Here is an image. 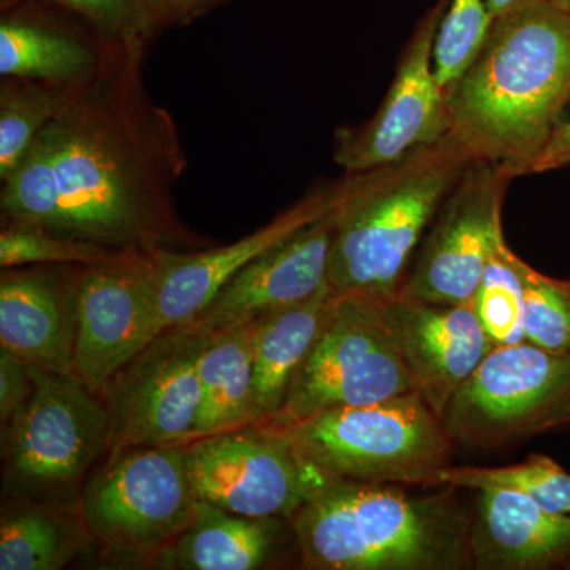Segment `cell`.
<instances>
[{
	"mask_svg": "<svg viewBox=\"0 0 570 570\" xmlns=\"http://www.w3.org/2000/svg\"><path fill=\"white\" fill-rule=\"evenodd\" d=\"M142 59L108 50L99 75L37 135L2 181V225L111 249L198 246L175 212L186 153L141 80Z\"/></svg>",
	"mask_w": 570,
	"mask_h": 570,
	"instance_id": "6da1fadb",
	"label": "cell"
},
{
	"mask_svg": "<svg viewBox=\"0 0 570 570\" xmlns=\"http://www.w3.org/2000/svg\"><path fill=\"white\" fill-rule=\"evenodd\" d=\"M445 97L449 132L475 160L531 175L570 102V11L542 0L497 18Z\"/></svg>",
	"mask_w": 570,
	"mask_h": 570,
	"instance_id": "7a4b0ae2",
	"label": "cell"
},
{
	"mask_svg": "<svg viewBox=\"0 0 570 570\" xmlns=\"http://www.w3.org/2000/svg\"><path fill=\"white\" fill-rule=\"evenodd\" d=\"M404 487L325 479L291 519L303 568H471L472 513L455 489L415 494Z\"/></svg>",
	"mask_w": 570,
	"mask_h": 570,
	"instance_id": "3957f363",
	"label": "cell"
},
{
	"mask_svg": "<svg viewBox=\"0 0 570 570\" xmlns=\"http://www.w3.org/2000/svg\"><path fill=\"white\" fill-rule=\"evenodd\" d=\"M472 160L449 132L400 163L346 174L333 208V291L376 302L397 294L438 209Z\"/></svg>",
	"mask_w": 570,
	"mask_h": 570,
	"instance_id": "277c9868",
	"label": "cell"
},
{
	"mask_svg": "<svg viewBox=\"0 0 570 570\" xmlns=\"http://www.w3.org/2000/svg\"><path fill=\"white\" fill-rule=\"evenodd\" d=\"M272 426L325 479L434 487L452 453L442 420L417 392Z\"/></svg>",
	"mask_w": 570,
	"mask_h": 570,
	"instance_id": "5b68a950",
	"label": "cell"
},
{
	"mask_svg": "<svg viewBox=\"0 0 570 570\" xmlns=\"http://www.w3.org/2000/svg\"><path fill=\"white\" fill-rule=\"evenodd\" d=\"M33 392L2 426L9 498L78 508L89 472L111 445L107 404L75 374L29 365Z\"/></svg>",
	"mask_w": 570,
	"mask_h": 570,
	"instance_id": "8992f818",
	"label": "cell"
},
{
	"mask_svg": "<svg viewBox=\"0 0 570 570\" xmlns=\"http://www.w3.org/2000/svg\"><path fill=\"white\" fill-rule=\"evenodd\" d=\"M197 509L184 444L110 450L78 499L94 543L145 568L193 524Z\"/></svg>",
	"mask_w": 570,
	"mask_h": 570,
	"instance_id": "52a82bcc",
	"label": "cell"
},
{
	"mask_svg": "<svg viewBox=\"0 0 570 570\" xmlns=\"http://www.w3.org/2000/svg\"><path fill=\"white\" fill-rule=\"evenodd\" d=\"M411 392L414 385L376 299L337 294L295 371L283 411L266 425H287L328 409L366 406Z\"/></svg>",
	"mask_w": 570,
	"mask_h": 570,
	"instance_id": "ba28073f",
	"label": "cell"
},
{
	"mask_svg": "<svg viewBox=\"0 0 570 570\" xmlns=\"http://www.w3.org/2000/svg\"><path fill=\"white\" fill-rule=\"evenodd\" d=\"M570 423V351L523 341L494 347L450 400L442 425L452 442L494 449Z\"/></svg>",
	"mask_w": 570,
	"mask_h": 570,
	"instance_id": "9c48e42d",
	"label": "cell"
},
{
	"mask_svg": "<svg viewBox=\"0 0 570 570\" xmlns=\"http://www.w3.org/2000/svg\"><path fill=\"white\" fill-rule=\"evenodd\" d=\"M184 452L198 501L255 519L291 521L325 480L265 423L194 439Z\"/></svg>",
	"mask_w": 570,
	"mask_h": 570,
	"instance_id": "30bf717a",
	"label": "cell"
},
{
	"mask_svg": "<svg viewBox=\"0 0 570 570\" xmlns=\"http://www.w3.org/2000/svg\"><path fill=\"white\" fill-rule=\"evenodd\" d=\"M512 179L501 165L472 160L438 209L397 294L438 305L471 303L505 239L502 205Z\"/></svg>",
	"mask_w": 570,
	"mask_h": 570,
	"instance_id": "8fae6325",
	"label": "cell"
},
{
	"mask_svg": "<svg viewBox=\"0 0 570 570\" xmlns=\"http://www.w3.org/2000/svg\"><path fill=\"white\" fill-rule=\"evenodd\" d=\"M205 333L189 324L156 337L107 382L110 450L194 441L200 417L198 355Z\"/></svg>",
	"mask_w": 570,
	"mask_h": 570,
	"instance_id": "7c38bea8",
	"label": "cell"
},
{
	"mask_svg": "<svg viewBox=\"0 0 570 570\" xmlns=\"http://www.w3.org/2000/svg\"><path fill=\"white\" fill-rule=\"evenodd\" d=\"M160 249V247H159ZM157 249H129L99 264L73 265L75 373L102 392L157 336L154 273Z\"/></svg>",
	"mask_w": 570,
	"mask_h": 570,
	"instance_id": "4fadbf2b",
	"label": "cell"
},
{
	"mask_svg": "<svg viewBox=\"0 0 570 570\" xmlns=\"http://www.w3.org/2000/svg\"><path fill=\"white\" fill-rule=\"evenodd\" d=\"M449 0H438L407 41L376 115L336 132L335 163L346 174L387 167L449 135L445 89L434 73V41Z\"/></svg>",
	"mask_w": 570,
	"mask_h": 570,
	"instance_id": "5bb4252c",
	"label": "cell"
},
{
	"mask_svg": "<svg viewBox=\"0 0 570 570\" xmlns=\"http://www.w3.org/2000/svg\"><path fill=\"white\" fill-rule=\"evenodd\" d=\"M377 303L415 392L442 420L450 400L497 346L471 303L438 305L401 294Z\"/></svg>",
	"mask_w": 570,
	"mask_h": 570,
	"instance_id": "9a60e30c",
	"label": "cell"
},
{
	"mask_svg": "<svg viewBox=\"0 0 570 570\" xmlns=\"http://www.w3.org/2000/svg\"><path fill=\"white\" fill-rule=\"evenodd\" d=\"M343 195V179L328 184L285 209L272 223L223 247L194 253L156 250L154 302L157 332L181 326L197 317L228 281L269 247L316 223Z\"/></svg>",
	"mask_w": 570,
	"mask_h": 570,
	"instance_id": "2e32d148",
	"label": "cell"
},
{
	"mask_svg": "<svg viewBox=\"0 0 570 570\" xmlns=\"http://www.w3.org/2000/svg\"><path fill=\"white\" fill-rule=\"evenodd\" d=\"M333 234L335 217L330 209L316 223L254 258L187 324L213 335L313 298L330 285Z\"/></svg>",
	"mask_w": 570,
	"mask_h": 570,
	"instance_id": "e0dca14e",
	"label": "cell"
},
{
	"mask_svg": "<svg viewBox=\"0 0 570 570\" xmlns=\"http://www.w3.org/2000/svg\"><path fill=\"white\" fill-rule=\"evenodd\" d=\"M73 265L2 268L0 344L28 365L75 374Z\"/></svg>",
	"mask_w": 570,
	"mask_h": 570,
	"instance_id": "ac0fdd59",
	"label": "cell"
},
{
	"mask_svg": "<svg viewBox=\"0 0 570 570\" xmlns=\"http://www.w3.org/2000/svg\"><path fill=\"white\" fill-rule=\"evenodd\" d=\"M472 566L539 570L570 566V513L510 490H478L469 530Z\"/></svg>",
	"mask_w": 570,
	"mask_h": 570,
	"instance_id": "d6986e66",
	"label": "cell"
},
{
	"mask_svg": "<svg viewBox=\"0 0 570 570\" xmlns=\"http://www.w3.org/2000/svg\"><path fill=\"white\" fill-rule=\"evenodd\" d=\"M107 51L91 32L81 36L59 24L39 0H24L2 11V77L85 85L99 75Z\"/></svg>",
	"mask_w": 570,
	"mask_h": 570,
	"instance_id": "ffe728a7",
	"label": "cell"
},
{
	"mask_svg": "<svg viewBox=\"0 0 570 570\" xmlns=\"http://www.w3.org/2000/svg\"><path fill=\"white\" fill-rule=\"evenodd\" d=\"M285 519H255L198 501L197 515L148 568L167 570L264 569L279 550Z\"/></svg>",
	"mask_w": 570,
	"mask_h": 570,
	"instance_id": "44dd1931",
	"label": "cell"
},
{
	"mask_svg": "<svg viewBox=\"0 0 570 570\" xmlns=\"http://www.w3.org/2000/svg\"><path fill=\"white\" fill-rule=\"evenodd\" d=\"M336 295L328 285L313 298L250 321L255 423L272 422L283 411L295 371L321 333Z\"/></svg>",
	"mask_w": 570,
	"mask_h": 570,
	"instance_id": "7402d4cb",
	"label": "cell"
},
{
	"mask_svg": "<svg viewBox=\"0 0 570 570\" xmlns=\"http://www.w3.org/2000/svg\"><path fill=\"white\" fill-rule=\"evenodd\" d=\"M92 543L78 508L26 498L3 502L0 570H61Z\"/></svg>",
	"mask_w": 570,
	"mask_h": 570,
	"instance_id": "603a6c76",
	"label": "cell"
},
{
	"mask_svg": "<svg viewBox=\"0 0 570 570\" xmlns=\"http://www.w3.org/2000/svg\"><path fill=\"white\" fill-rule=\"evenodd\" d=\"M197 366L202 406L195 439L254 425L253 322L205 335Z\"/></svg>",
	"mask_w": 570,
	"mask_h": 570,
	"instance_id": "cb8c5ba5",
	"label": "cell"
},
{
	"mask_svg": "<svg viewBox=\"0 0 570 570\" xmlns=\"http://www.w3.org/2000/svg\"><path fill=\"white\" fill-rule=\"evenodd\" d=\"M92 81V80H91ZM85 85L2 77L0 81V179L9 178L37 135Z\"/></svg>",
	"mask_w": 570,
	"mask_h": 570,
	"instance_id": "d4e9b609",
	"label": "cell"
},
{
	"mask_svg": "<svg viewBox=\"0 0 570 570\" xmlns=\"http://www.w3.org/2000/svg\"><path fill=\"white\" fill-rule=\"evenodd\" d=\"M434 487L517 491L550 512L570 513V474L546 455H531L521 464L505 468L449 464L438 472Z\"/></svg>",
	"mask_w": 570,
	"mask_h": 570,
	"instance_id": "484cf974",
	"label": "cell"
},
{
	"mask_svg": "<svg viewBox=\"0 0 570 570\" xmlns=\"http://www.w3.org/2000/svg\"><path fill=\"white\" fill-rule=\"evenodd\" d=\"M480 324L494 346H512L524 340L523 283L517 254L502 239L487 262L471 302Z\"/></svg>",
	"mask_w": 570,
	"mask_h": 570,
	"instance_id": "4316f807",
	"label": "cell"
},
{
	"mask_svg": "<svg viewBox=\"0 0 570 570\" xmlns=\"http://www.w3.org/2000/svg\"><path fill=\"white\" fill-rule=\"evenodd\" d=\"M75 18L108 50L145 59L163 29L146 0H40Z\"/></svg>",
	"mask_w": 570,
	"mask_h": 570,
	"instance_id": "83f0119b",
	"label": "cell"
},
{
	"mask_svg": "<svg viewBox=\"0 0 570 570\" xmlns=\"http://www.w3.org/2000/svg\"><path fill=\"white\" fill-rule=\"evenodd\" d=\"M523 283L524 340L540 348L564 354L570 351V283L553 279L517 255Z\"/></svg>",
	"mask_w": 570,
	"mask_h": 570,
	"instance_id": "f1b7e54d",
	"label": "cell"
},
{
	"mask_svg": "<svg viewBox=\"0 0 570 570\" xmlns=\"http://www.w3.org/2000/svg\"><path fill=\"white\" fill-rule=\"evenodd\" d=\"M493 21L487 0H449L433 55L434 73L442 88L448 89L471 66Z\"/></svg>",
	"mask_w": 570,
	"mask_h": 570,
	"instance_id": "f546056e",
	"label": "cell"
},
{
	"mask_svg": "<svg viewBox=\"0 0 570 570\" xmlns=\"http://www.w3.org/2000/svg\"><path fill=\"white\" fill-rule=\"evenodd\" d=\"M129 249H111L37 230V228L2 225L0 232V266L20 268L31 265H88L111 261Z\"/></svg>",
	"mask_w": 570,
	"mask_h": 570,
	"instance_id": "4dcf8cb0",
	"label": "cell"
},
{
	"mask_svg": "<svg viewBox=\"0 0 570 570\" xmlns=\"http://www.w3.org/2000/svg\"><path fill=\"white\" fill-rule=\"evenodd\" d=\"M33 392L29 365L20 356L0 348V420L7 425L28 403Z\"/></svg>",
	"mask_w": 570,
	"mask_h": 570,
	"instance_id": "1f68e13d",
	"label": "cell"
},
{
	"mask_svg": "<svg viewBox=\"0 0 570 570\" xmlns=\"http://www.w3.org/2000/svg\"><path fill=\"white\" fill-rule=\"evenodd\" d=\"M570 164V118H561L554 127L550 140L540 153L532 174H546V171L558 170Z\"/></svg>",
	"mask_w": 570,
	"mask_h": 570,
	"instance_id": "d6a6232c",
	"label": "cell"
},
{
	"mask_svg": "<svg viewBox=\"0 0 570 570\" xmlns=\"http://www.w3.org/2000/svg\"><path fill=\"white\" fill-rule=\"evenodd\" d=\"M160 29L193 22V0H146Z\"/></svg>",
	"mask_w": 570,
	"mask_h": 570,
	"instance_id": "836d02e7",
	"label": "cell"
},
{
	"mask_svg": "<svg viewBox=\"0 0 570 570\" xmlns=\"http://www.w3.org/2000/svg\"><path fill=\"white\" fill-rule=\"evenodd\" d=\"M487 2H489L491 14L497 20V18L510 13V11L523 9V7L542 2V0H487Z\"/></svg>",
	"mask_w": 570,
	"mask_h": 570,
	"instance_id": "e575fe53",
	"label": "cell"
},
{
	"mask_svg": "<svg viewBox=\"0 0 570 570\" xmlns=\"http://www.w3.org/2000/svg\"><path fill=\"white\" fill-rule=\"evenodd\" d=\"M225 2H227V0H193L190 18H193V21L198 20V18L205 17L209 11L217 9V7L223 6Z\"/></svg>",
	"mask_w": 570,
	"mask_h": 570,
	"instance_id": "d590c367",
	"label": "cell"
},
{
	"mask_svg": "<svg viewBox=\"0 0 570 570\" xmlns=\"http://www.w3.org/2000/svg\"><path fill=\"white\" fill-rule=\"evenodd\" d=\"M22 2H24V0H0V7H2V11H7L14 9V7L20 6Z\"/></svg>",
	"mask_w": 570,
	"mask_h": 570,
	"instance_id": "8d00e7d4",
	"label": "cell"
},
{
	"mask_svg": "<svg viewBox=\"0 0 570 570\" xmlns=\"http://www.w3.org/2000/svg\"><path fill=\"white\" fill-rule=\"evenodd\" d=\"M549 2L553 3V6H558V7H564V2L566 0H549Z\"/></svg>",
	"mask_w": 570,
	"mask_h": 570,
	"instance_id": "74e56055",
	"label": "cell"
},
{
	"mask_svg": "<svg viewBox=\"0 0 570 570\" xmlns=\"http://www.w3.org/2000/svg\"><path fill=\"white\" fill-rule=\"evenodd\" d=\"M562 9H566V10L570 11V0H566L564 7H562Z\"/></svg>",
	"mask_w": 570,
	"mask_h": 570,
	"instance_id": "f35d334b",
	"label": "cell"
}]
</instances>
